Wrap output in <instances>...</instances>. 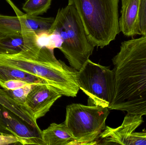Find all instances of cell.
I'll use <instances>...</instances> for the list:
<instances>
[{
    "label": "cell",
    "mask_w": 146,
    "mask_h": 145,
    "mask_svg": "<svg viewBox=\"0 0 146 145\" xmlns=\"http://www.w3.org/2000/svg\"><path fill=\"white\" fill-rule=\"evenodd\" d=\"M112 62L114 93L109 110L146 115V35L123 42Z\"/></svg>",
    "instance_id": "cell-1"
},
{
    "label": "cell",
    "mask_w": 146,
    "mask_h": 145,
    "mask_svg": "<svg viewBox=\"0 0 146 145\" xmlns=\"http://www.w3.org/2000/svg\"><path fill=\"white\" fill-rule=\"evenodd\" d=\"M0 65L13 67L37 76L65 96L76 97L80 89L76 80L77 71L58 60L54 50L46 47H41L36 53L29 57L20 54H0Z\"/></svg>",
    "instance_id": "cell-2"
},
{
    "label": "cell",
    "mask_w": 146,
    "mask_h": 145,
    "mask_svg": "<svg viewBox=\"0 0 146 145\" xmlns=\"http://www.w3.org/2000/svg\"><path fill=\"white\" fill-rule=\"evenodd\" d=\"M119 0H68L74 7L88 39L94 47L103 48L120 32Z\"/></svg>",
    "instance_id": "cell-3"
},
{
    "label": "cell",
    "mask_w": 146,
    "mask_h": 145,
    "mask_svg": "<svg viewBox=\"0 0 146 145\" xmlns=\"http://www.w3.org/2000/svg\"><path fill=\"white\" fill-rule=\"evenodd\" d=\"M49 31L58 33L62 40L60 49L72 68L80 71L92 54L94 47L88 39L74 7L68 4L57 12Z\"/></svg>",
    "instance_id": "cell-4"
},
{
    "label": "cell",
    "mask_w": 146,
    "mask_h": 145,
    "mask_svg": "<svg viewBox=\"0 0 146 145\" xmlns=\"http://www.w3.org/2000/svg\"><path fill=\"white\" fill-rule=\"evenodd\" d=\"M109 114V108L98 106H67L64 123L74 138L73 145L97 144Z\"/></svg>",
    "instance_id": "cell-5"
},
{
    "label": "cell",
    "mask_w": 146,
    "mask_h": 145,
    "mask_svg": "<svg viewBox=\"0 0 146 145\" xmlns=\"http://www.w3.org/2000/svg\"><path fill=\"white\" fill-rule=\"evenodd\" d=\"M76 74L78 87L87 95L91 105L109 108L114 97L113 70L89 59Z\"/></svg>",
    "instance_id": "cell-6"
},
{
    "label": "cell",
    "mask_w": 146,
    "mask_h": 145,
    "mask_svg": "<svg viewBox=\"0 0 146 145\" xmlns=\"http://www.w3.org/2000/svg\"><path fill=\"white\" fill-rule=\"evenodd\" d=\"M0 133L15 136L21 144L45 145L37 122L23 120L1 104Z\"/></svg>",
    "instance_id": "cell-7"
},
{
    "label": "cell",
    "mask_w": 146,
    "mask_h": 145,
    "mask_svg": "<svg viewBox=\"0 0 146 145\" xmlns=\"http://www.w3.org/2000/svg\"><path fill=\"white\" fill-rule=\"evenodd\" d=\"M143 122V116L127 113L121 126L116 128L106 126L99 138L104 144L146 145V130L135 132Z\"/></svg>",
    "instance_id": "cell-8"
},
{
    "label": "cell",
    "mask_w": 146,
    "mask_h": 145,
    "mask_svg": "<svg viewBox=\"0 0 146 145\" xmlns=\"http://www.w3.org/2000/svg\"><path fill=\"white\" fill-rule=\"evenodd\" d=\"M62 95L60 91L47 83L36 84L27 94L24 106L37 120L44 116Z\"/></svg>",
    "instance_id": "cell-9"
},
{
    "label": "cell",
    "mask_w": 146,
    "mask_h": 145,
    "mask_svg": "<svg viewBox=\"0 0 146 145\" xmlns=\"http://www.w3.org/2000/svg\"><path fill=\"white\" fill-rule=\"evenodd\" d=\"M38 46L37 35L34 32L6 37L0 39V54H25Z\"/></svg>",
    "instance_id": "cell-10"
},
{
    "label": "cell",
    "mask_w": 146,
    "mask_h": 145,
    "mask_svg": "<svg viewBox=\"0 0 146 145\" xmlns=\"http://www.w3.org/2000/svg\"><path fill=\"white\" fill-rule=\"evenodd\" d=\"M139 4L140 0H122L119 28L126 36L141 35L138 27Z\"/></svg>",
    "instance_id": "cell-11"
},
{
    "label": "cell",
    "mask_w": 146,
    "mask_h": 145,
    "mask_svg": "<svg viewBox=\"0 0 146 145\" xmlns=\"http://www.w3.org/2000/svg\"><path fill=\"white\" fill-rule=\"evenodd\" d=\"M9 2L16 12V16H7L0 14V39L10 36L33 32L27 28L25 14L20 11L9 0Z\"/></svg>",
    "instance_id": "cell-12"
},
{
    "label": "cell",
    "mask_w": 146,
    "mask_h": 145,
    "mask_svg": "<svg viewBox=\"0 0 146 145\" xmlns=\"http://www.w3.org/2000/svg\"><path fill=\"white\" fill-rule=\"evenodd\" d=\"M45 145H73L74 139L65 123H52L42 131Z\"/></svg>",
    "instance_id": "cell-13"
},
{
    "label": "cell",
    "mask_w": 146,
    "mask_h": 145,
    "mask_svg": "<svg viewBox=\"0 0 146 145\" xmlns=\"http://www.w3.org/2000/svg\"><path fill=\"white\" fill-rule=\"evenodd\" d=\"M10 80L23 81L32 85L47 83L43 79L13 67L0 65V81Z\"/></svg>",
    "instance_id": "cell-14"
},
{
    "label": "cell",
    "mask_w": 146,
    "mask_h": 145,
    "mask_svg": "<svg viewBox=\"0 0 146 145\" xmlns=\"http://www.w3.org/2000/svg\"><path fill=\"white\" fill-rule=\"evenodd\" d=\"M25 18L27 28L36 34L49 30L55 20V18L52 17L28 16L26 14Z\"/></svg>",
    "instance_id": "cell-15"
},
{
    "label": "cell",
    "mask_w": 146,
    "mask_h": 145,
    "mask_svg": "<svg viewBox=\"0 0 146 145\" xmlns=\"http://www.w3.org/2000/svg\"><path fill=\"white\" fill-rule=\"evenodd\" d=\"M33 85L29 84L24 87L14 90L0 89V95L20 106H24L27 94Z\"/></svg>",
    "instance_id": "cell-16"
},
{
    "label": "cell",
    "mask_w": 146,
    "mask_h": 145,
    "mask_svg": "<svg viewBox=\"0 0 146 145\" xmlns=\"http://www.w3.org/2000/svg\"><path fill=\"white\" fill-rule=\"evenodd\" d=\"M52 0H27L22 9L28 16H36L43 14L50 8Z\"/></svg>",
    "instance_id": "cell-17"
},
{
    "label": "cell",
    "mask_w": 146,
    "mask_h": 145,
    "mask_svg": "<svg viewBox=\"0 0 146 145\" xmlns=\"http://www.w3.org/2000/svg\"><path fill=\"white\" fill-rule=\"evenodd\" d=\"M37 35L38 43L41 47H46L54 50L55 48H60L61 46V38L56 31H48Z\"/></svg>",
    "instance_id": "cell-18"
},
{
    "label": "cell",
    "mask_w": 146,
    "mask_h": 145,
    "mask_svg": "<svg viewBox=\"0 0 146 145\" xmlns=\"http://www.w3.org/2000/svg\"><path fill=\"white\" fill-rule=\"evenodd\" d=\"M138 27L141 35H146V0H140Z\"/></svg>",
    "instance_id": "cell-19"
},
{
    "label": "cell",
    "mask_w": 146,
    "mask_h": 145,
    "mask_svg": "<svg viewBox=\"0 0 146 145\" xmlns=\"http://www.w3.org/2000/svg\"><path fill=\"white\" fill-rule=\"evenodd\" d=\"M29 84H30L25 82L18 80H10L5 81H0V86L3 89L8 90H14L21 88Z\"/></svg>",
    "instance_id": "cell-20"
},
{
    "label": "cell",
    "mask_w": 146,
    "mask_h": 145,
    "mask_svg": "<svg viewBox=\"0 0 146 145\" xmlns=\"http://www.w3.org/2000/svg\"><path fill=\"white\" fill-rule=\"evenodd\" d=\"M20 144L19 139L13 135H7L0 133V145Z\"/></svg>",
    "instance_id": "cell-21"
},
{
    "label": "cell",
    "mask_w": 146,
    "mask_h": 145,
    "mask_svg": "<svg viewBox=\"0 0 146 145\" xmlns=\"http://www.w3.org/2000/svg\"></svg>",
    "instance_id": "cell-22"
}]
</instances>
